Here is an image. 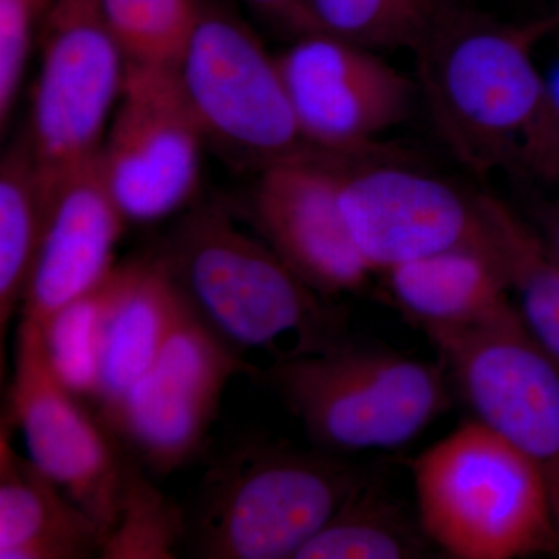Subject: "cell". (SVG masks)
Masks as SVG:
<instances>
[{
	"label": "cell",
	"instance_id": "cell-1",
	"mask_svg": "<svg viewBox=\"0 0 559 559\" xmlns=\"http://www.w3.org/2000/svg\"><path fill=\"white\" fill-rule=\"evenodd\" d=\"M559 16L502 22L451 5L415 55L418 91L444 145L476 175L522 165L559 178V121L536 64Z\"/></svg>",
	"mask_w": 559,
	"mask_h": 559
},
{
	"label": "cell",
	"instance_id": "cell-2",
	"mask_svg": "<svg viewBox=\"0 0 559 559\" xmlns=\"http://www.w3.org/2000/svg\"><path fill=\"white\" fill-rule=\"evenodd\" d=\"M157 257L191 310L240 355L264 349L283 359L280 345L289 336L297 356L347 341L345 316L329 297L219 205L186 213Z\"/></svg>",
	"mask_w": 559,
	"mask_h": 559
},
{
	"label": "cell",
	"instance_id": "cell-3",
	"mask_svg": "<svg viewBox=\"0 0 559 559\" xmlns=\"http://www.w3.org/2000/svg\"><path fill=\"white\" fill-rule=\"evenodd\" d=\"M411 469L419 524L448 557H558L543 474L477 419L421 452Z\"/></svg>",
	"mask_w": 559,
	"mask_h": 559
},
{
	"label": "cell",
	"instance_id": "cell-4",
	"mask_svg": "<svg viewBox=\"0 0 559 559\" xmlns=\"http://www.w3.org/2000/svg\"><path fill=\"white\" fill-rule=\"evenodd\" d=\"M367 477L318 448L240 444L204 477L187 539L205 559H294Z\"/></svg>",
	"mask_w": 559,
	"mask_h": 559
},
{
	"label": "cell",
	"instance_id": "cell-5",
	"mask_svg": "<svg viewBox=\"0 0 559 559\" xmlns=\"http://www.w3.org/2000/svg\"><path fill=\"white\" fill-rule=\"evenodd\" d=\"M266 380L318 450H396L447 414L450 374L380 347H336L274 360Z\"/></svg>",
	"mask_w": 559,
	"mask_h": 559
},
{
	"label": "cell",
	"instance_id": "cell-6",
	"mask_svg": "<svg viewBox=\"0 0 559 559\" xmlns=\"http://www.w3.org/2000/svg\"><path fill=\"white\" fill-rule=\"evenodd\" d=\"M25 143L47 193L98 157L128 60L100 0H55L39 36Z\"/></svg>",
	"mask_w": 559,
	"mask_h": 559
},
{
	"label": "cell",
	"instance_id": "cell-7",
	"mask_svg": "<svg viewBox=\"0 0 559 559\" xmlns=\"http://www.w3.org/2000/svg\"><path fill=\"white\" fill-rule=\"evenodd\" d=\"M477 421L522 452L546 480L559 557V369L516 305L500 318L426 334Z\"/></svg>",
	"mask_w": 559,
	"mask_h": 559
},
{
	"label": "cell",
	"instance_id": "cell-8",
	"mask_svg": "<svg viewBox=\"0 0 559 559\" xmlns=\"http://www.w3.org/2000/svg\"><path fill=\"white\" fill-rule=\"evenodd\" d=\"M178 73L209 142L260 168L311 150L297 127L277 55L231 11L204 2Z\"/></svg>",
	"mask_w": 559,
	"mask_h": 559
},
{
	"label": "cell",
	"instance_id": "cell-9",
	"mask_svg": "<svg viewBox=\"0 0 559 559\" xmlns=\"http://www.w3.org/2000/svg\"><path fill=\"white\" fill-rule=\"evenodd\" d=\"M207 143L178 68L128 62L97 157L128 224L159 223L189 207L200 189Z\"/></svg>",
	"mask_w": 559,
	"mask_h": 559
},
{
	"label": "cell",
	"instance_id": "cell-10",
	"mask_svg": "<svg viewBox=\"0 0 559 559\" xmlns=\"http://www.w3.org/2000/svg\"><path fill=\"white\" fill-rule=\"evenodd\" d=\"M241 374H257L255 366L213 333L183 299L153 366L98 418L143 468L170 474L200 454L227 385Z\"/></svg>",
	"mask_w": 559,
	"mask_h": 559
},
{
	"label": "cell",
	"instance_id": "cell-11",
	"mask_svg": "<svg viewBox=\"0 0 559 559\" xmlns=\"http://www.w3.org/2000/svg\"><path fill=\"white\" fill-rule=\"evenodd\" d=\"M3 419L21 429L32 462L90 514L105 540L119 518L131 457L105 423L62 384L43 330L28 320L21 319L17 330Z\"/></svg>",
	"mask_w": 559,
	"mask_h": 559
},
{
	"label": "cell",
	"instance_id": "cell-12",
	"mask_svg": "<svg viewBox=\"0 0 559 559\" xmlns=\"http://www.w3.org/2000/svg\"><path fill=\"white\" fill-rule=\"evenodd\" d=\"M384 157L342 160V213L371 274L448 249L495 245L480 194Z\"/></svg>",
	"mask_w": 559,
	"mask_h": 559
},
{
	"label": "cell",
	"instance_id": "cell-13",
	"mask_svg": "<svg viewBox=\"0 0 559 559\" xmlns=\"http://www.w3.org/2000/svg\"><path fill=\"white\" fill-rule=\"evenodd\" d=\"M277 60L301 139L319 153L385 154L380 139L407 119L417 98L418 84L378 51L333 36H296Z\"/></svg>",
	"mask_w": 559,
	"mask_h": 559
},
{
	"label": "cell",
	"instance_id": "cell-14",
	"mask_svg": "<svg viewBox=\"0 0 559 559\" xmlns=\"http://www.w3.org/2000/svg\"><path fill=\"white\" fill-rule=\"evenodd\" d=\"M307 150L260 168L246 218L305 283L325 297L358 293L371 272L341 209L342 160Z\"/></svg>",
	"mask_w": 559,
	"mask_h": 559
},
{
	"label": "cell",
	"instance_id": "cell-15",
	"mask_svg": "<svg viewBox=\"0 0 559 559\" xmlns=\"http://www.w3.org/2000/svg\"><path fill=\"white\" fill-rule=\"evenodd\" d=\"M127 224L97 159L58 182L50 191L21 319L43 329L55 312L100 285L116 267L114 253Z\"/></svg>",
	"mask_w": 559,
	"mask_h": 559
},
{
	"label": "cell",
	"instance_id": "cell-16",
	"mask_svg": "<svg viewBox=\"0 0 559 559\" xmlns=\"http://www.w3.org/2000/svg\"><path fill=\"white\" fill-rule=\"evenodd\" d=\"M381 275L389 300L425 334L473 329L514 308L496 240L443 250Z\"/></svg>",
	"mask_w": 559,
	"mask_h": 559
},
{
	"label": "cell",
	"instance_id": "cell-17",
	"mask_svg": "<svg viewBox=\"0 0 559 559\" xmlns=\"http://www.w3.org/2000/svg\"><path fill=\"white\" fill-rule=\"evenodd\" d=\"M0 428V559L100 558L103 536L90 514L14 450Z\"/></svg>",
	"mask_w": 559,
	"mask_h": 559
},
{
	"label": "cell",
	"instance_id": "cell-18",
	"mask_svg": "<svg viewBox=\"0 0 559 559\" xmlns=\"http://www.w3.org/2000/svg\"><path fill=\"white\" fill-rule=\"evenodd\" d=\"M182 304V293L157 253L130 260L103 331L98 415L114 409L150 370Z\"/></svg>",
	"mask_w": 559,
	"mask_h": 559
},
{
	"label": "cell",
	"instance_id": "cell-19",
	"mask_svg": "<svg viewBox=\"0 0 559 559\" xmlns=\"http://www.w3.org/2000/svg\"><path fill=\"white\" fill-rule=\"evenodd\" d=\"M432 547L418 518L369 476L294 559L425 558Z\"/></svg>",
	"mask_w": 559,
	"mask_h": 559
},
{
	"label": "cell",
	"instance_id": "cell-20",
	"mask_svg": "<svg viewBox=\"0 0 559 559\" xmlns=\"http://www.w3.org/2000/svg\"><path fill=\"white\" fill-rule=\"evenodd\" d=\"M49 193L24 139L0 162V341L20 311L49 210Z\"/></svg>",
	"mask_w": 559,
	"mask_h": 559
},
{
	"label": "cell",
	"instance_id": "cell-21",
	"mask_svg": "<svg viewBox=\"0 0 559 559\" xmlns=\"http://www.w3.org/2000/svg\"><path fill=\"white\" fill-rule=\"evenodd\" d=\"M480 198L514 305L530 334L559 369V266L535 227L499 198L484 193Z\"/></svg>",
	"mask_w": 559,
	"mask_h": 559
},
{
	"label": "cell",
	"instance_id": "cell-22",
	"mask_svg": "<svg viewBox=\"0 0 559 559\" xmlns=\"http://www.w3.org/2000/svg\"><path fill=\"white\" fill-rule=\"evenodd\" d=\"M448 0H304L299 33H320L366 49L417 51L444 14Z\"/></svg>",
	"mask_w": 559,
	"mask_h": 559
},
{
	"label": "cell",
	"instance_id": "cell-23",
	"mask_svg": "<svg viewBox=\"0 0 559 559\" xmlns=\"http://www.w3.org/2000/svg\"><path fill=\"white\" fill-rule=\"evenodd\" d=\"M128 270L130 260L117 263L100 285L55 312L40 329L55 373L80 399H97L103 331Z\"/></svg>",
	"mask_w": 559,
	"mask_h": 559
},
{
	"label": "cell",
	"instance_id": "cell-24",
	"mask_svg": "<svg viewBox=\"0 0 559 559\" xmlns=\"http://www.w3.org/2000/svg\"><path fill=\"white\" fill-rule=\"evenodd\" d=\"M187 527L189 520L179 503L162 492L146 477L145 468L131 457L119 518L103 540L100 558H178Z\"/></svg>",
	"mask_w": 559,
	"mask_h": 559
},
{
	"label": "cell",
	"instance_id": "cell-25",
	"mask_svg": "<svg viewBox=\"0 0 559 559\" xmlns=\"http://www.w3.org/2000/svg\"><path fill=\"white\" fill-rule=\"evenodd\" d=\"M205 0H100L103 16L130 64L178 68Z\"/></svg>",
	"mask_w": 559,
	"mask_h": 559
},
{
	"label": "cell",
	"instance_id": "cell-26",
	"mask_svg": "<svg viewBox=\"0 0 559 559\" xmlns=\"http://www.w3.org/2000/svg\"><path fill=\"white\" fill-rule=\"evenodd\" d=\"M55 0H0V127H9Z\"/></svg>",
	"mask_w": 559,
	"mask_h": 559
},
{
	"label": "cell",
	"instance_id": "cell-27",
	"mask_svg": "<svg viewBox=\"0 0 559 559\" xmlns=\"http://www.w3.org/2000/svg\"><path fill=\"white\" fill-rule=\"evenodd\" d=\"M246 5L267 17V20L277 22L282 27L293 32L294 38L299 33V21L301 5L304 0H245Z\"/></svg>",
	"mask_w": 559,
	"mask_h": 559
},
{
	"label": "cell",
	"instance_id": "cell-28",
	"mask_svg": "<svg viewBox=\"0 0 559 559\" xmlns=\"http://www.w3.org/2000/svg\"><path fill=\"white\" fill-rule=\"evenodd\" d=\"M535 230L538 231L550 259L559 266V202L540 212L538 227H535Z\"/></svg>",
	"mask_w": 559,
	"mask_h": 559
},
{
	"label": "cell",
	"instance_id": "cell-29",
	"mask_svg": "<svg viewBox=\"0 0 559 559\" xmlns=\"http://www.w3.org/2000/svg\"><path fill=\"white\" fill-rule=\"evenodd\" d=\"M544 79H546L547 97H549L551 110L559 121V57L551 64L549 72L544 73Z\"/></svg>",
	"mask_w": 559,
	"mask_h": 559
},
{
	"label": "cell",
	"instance_id": "cell-30",
	"mask_svg": "<svg viewBox=\"0 0 559 559\" xmlns=\"http://www.w3.org/2000/svg\"><path fill=\"white\" fill-rule=\"evenodd\" d=\"M558 16H559V14H558Z\"/></svg>",
	"mask_w": 559,
	"mask_h": 559
}]
</instances>
